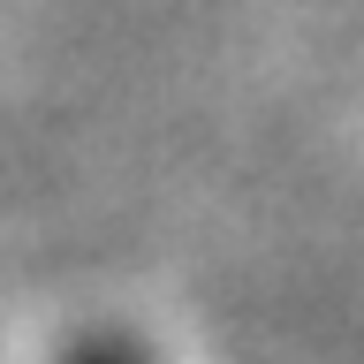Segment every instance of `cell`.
Masks as SVG:
<instances>
[{
	"label": "cell",
	"instance_id": "1",
	"mask_svg": "<svg viewBox=\"0 0 364 364\" xmlns=\"http://www.w3.org/2000/svg\"><path fill=\"white\" fill-rule=\"evenodd\" d=\"M61 364H144V357H136L129 341H114V334H91V341H76Z\"/></svg>",
	"mask_w": 364,
	"mask_h": 364
}]
</instances>
